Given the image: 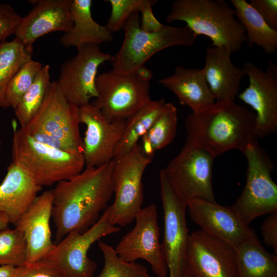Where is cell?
I'll return each mask as SVG.
<instances>
[{"label": "cell", "instance_id": "6da1fadb", "mask_svg": "<svg viewBox=\"0 0 277 277\" xmlns=\"http://www.w3.org/2000/svg\"><path fill=\"white\" fill-rule=\"evenodd\" d=\"M112 165L111 161L86 168L72 179L57 183L52 190V212L57 242L71 231L84 232L98 220L113 194Z\"/></svg>", "mask_w": 277, "mask_h": 277}, {"label": "cell", "instance_id": "7a4b0ae2", "mask_svg": "<svg viewBox=\"0 0 277 277\" xmlns=\"http://www.w3.org/2000/svg\"><path fill=\"white\" fill-rule=\"evenodd\" d=\"M187 137L214 159L232 149L241 151L257 140L254 112L232 101H215L185 118Z\"/></svg>", "mask_w": 277, "mask_h": 277}, {"label": "cell", "instance_id": "3957f363", "mask_svg": "<svg viewBox=\"0 0 277 277\" xmlns=\"http://www.w3.org/2000/svg\"><path fill=\"white\" fill-rule=\"evenodd\" d=\"M166 19L185 22L196 36H207L211 46L225 47L231 53L240 51L246 41L233 8L224 0H175Z\"/></svg>", "mask_w": 277, "mask_h": 277}, {"label": "cell", "instance_id": "277c9868", "mask_svg": "<svg viewBox=\"0 0 277 277\" xmlns=\"http://www.w3.org/2000/svg\"><path fill=\"white\" fill-rule=\"evenodd\" d=\"M12 162L27 171L42 187L68 180L84 169L82 151H67L39 143L13 124Z\"/></svg>", "mask_w": 277, "mask_h": 277}, {"label": "cell", "instance_id": "5b68a950", "mask_svg": "<svg viewBox=\"0 0 277 277\" xmlns=\"http://www.w3.org/2000/svg\"><path fill=\"white\" fill-rule=\"evenodd\" d=\"M123 29V43L111 60L112 70L123 74L133 73L162 50L176 46H192L197 37L186 26L164 25L156 32L144 31L140 27L138 11L131 15Z\"/></svg>", "mask_w": 277, "mask_h": 277}, {"label": "cell", "instance_id": "8992f818", "mask_svg": "<svg viewBox=\"0 0 277 277\" xmlns=\"http://www.w3.org/2000/svg\"><path fill=\"white\" fill-rule=\"evenodd\" d=\"M248 167L244 188L231 208L247 225L258 217L277 211V185L271 173V159L257 140L242 151Z\"/></svg>", "mask_w": 277, "mask_h": 277}, {"label": "cell", "instance_id": "52a82bcc", "mask_svg": "<svg viewBox=\"0 0 277 277\" xmlns=\"http://www.w3.org/2000/svg\"><path fill=\"white\" fill-rule=\"evenodd\" d=\"M151 161L138 143L112 160L111 180L115 199L108 206L112 225L125 226L134 221L144 200L143 174Z\"/></svg>", "mask_w": 277, "mask_h": 277}, {"label": "cell", "instance_id": "ba28073f", "mask_svg": "<svg viewBox=\"0 0 277 277\" xmlns=\"http://www.w3.org/2000/svg\"><path fill=\"white\" fill-rule=\"evenodd\" d=\"M214 159L186 137L180 152L163 169L173 188L186 204L193 199L216 202L212 182Z\"/></svg>", "mask_w": 277, "mask_h": 277}, {"label": "cell", "instance_id": "9c48e42d", "mask_svg": "<svg viewBox=\"0 0 277 277\" xmlns=\"http://www.w3.org/2000/svg\"><path fill=\"white\" fill-rule=\"evenodd\" d=\"M97 97L91 103L110 122L127 120L152 100L149 81L134 73L123 74L113 70L97 76Z\"/></svg>", "mask_w": 277, "mask_h": 277}, {"label": "cell", "instance_id": "30bf717a", "mask_svg": "<svg viewBox=\"0 0 277 277\" xmlns=\"http://www.w3.org/2000/svg\"><path fill=\"white\" fill-rule=\"evenodd\" d=\"M78 107L63 94L57 81L51 82L45 100L25 132H37L61 142L72 151H82Z\"/></svg>", "mask_w": 277, "mask_h": 277}, {"label": "cell", "instance_id": "8fae6325", "mask_svg": "<svg viewBox=\"0 0 277 277\" xmlns=\"http://www.w3.org/2000/svg\"><path fill=\"white\" fill-rule=\"evenodd\" d=\"M108 207L98 220L81 233L73 231L55 245L46 257L53 261L66 277H93L96 263L88 256L90 247L105 236L116 233L121 228L114 226L108 217Z\"/></svg>", "mask_w": 277, "mask_h": 277}, {"label": "cell", "instance_id": "7c38bea8", "mask_svg": "<svg viewBox=\"0 0 277 277\" xmlns=\"http://www.w3.org/2000/svg\"><path fill=\"white\" fill-rule=\"evenodd\" d=\"M159 181L164 213V239L161 244L169 277H184L189 235L186 217L187 204L177 194L163 169L160 171Z\"/></svg>", "mask_w": 277, "mask_h": 277}, {"label": "cell", "instance_id": "4fadbf2b", "mask_svg": "<svg viewBox=\"0 0 277 277\" xmlns=\"http://www.w3.org/2000/svg\"><path fill=\"white\" fill-rule=\"evenodd\" d=\"M134 221V227L122 238L115 248L117 255L128 262L144 260L158 277H166L168 269L160 242L156 205L142 208Z\"/></svg>", "mask_w": 277, "mask_h": 277}, {"label": "cell", "instance_id": "5bb4252c", "mask_svg": "<svg viewBox=\"0 0 277 277\" xmlns=\"http://www.w3.org/2000/svg\"><path fill=\"white\" fill-rule=\"evenodd\" d=\"M242 68L249 85L238 96L255 111L256 133L258 138H264L277 130V66L268 60L263 71L247 61Z\"/></svg>", "mask_w": 277, "mask_h": 277}, {"label": "cell", "instance_id": "9a60e30c", "mask_svg": "<svg viewBox=\"0 0 277 277\" xmlns=\"http://www.w3.org/2000/svg\"><path fill=\"white\" fill-rule=\"evenodd\" d=\"M77 49L74 56L62 64L57 82L66 99L80 107L97 97L95 82L98 69L111 61L112 55L103 52L97 45H86Z\"/></svg>", "mask_w": 277, "mask_h": 277}, {"label": "cell", "instance_id": "2e32d148", "mask_svg": "<svg viewBox=\"0 0 277 277\" xmlns=\"http://www.w3.org/2000/svg\"><path fill=\"white\" fill-rule=\"evenodd\" d=\"M185 274L191 277H238L234 248L200 229L189 233Z\"/></svg>", "mask_w": 277, "mask_h": 277}, {"label": "cell", "instance_id": "e0dca14e", "mask_svg": "<svg viewBox=\"0 0 277 277\" xmlns=\"http://www.w3.org/2000/svg\"><path fill=\"white\" fill-rule=\"evenodd\" d=\"M78 115L80 123L86 127L82 140L86 168L97 167L111 162L124 132L126 120L110 122L90 103L78 107Z\"/></svg>", "mask_w": 277, "mask_h": 277}, {"label": "cell", "instance_id": "ac0fdd59", "mask_svg": "<svg viewBox=\"0 0 277 277\" xmlns=\"http://www.w3.org/2000/svg\"><path fill=\"white\" fill-rule=\"evenodd\" d=\"M191 219L201 230L234 248L254 232L231 207L215 202L193 199L187 203Z\"/></svg>", "mask_w": 277, "mask_h": 277}, {"label": "cell", "instance_id": "d6986e66", "mask_svg": "<svg viewBox=\"0 0 277 277\" xmlns=\"http://www.w3.org/2000/svg\"><path fill=\"white\" fill-rule=\"evenodd\" d=\"M53 203V191H45L14 223L26 241V262L46 258L55 246L50 226Z\"/></svg>", "mask_w": 277, "mask_h": 277}, {"label": "cell", "instance_id": "ffe728a7", "mask_svg": "<svg viewBox=\"0 0 277 277\" xmlns=\"http://www.w3.org/2000/svg\"><path fill=\"white\" fill-rule=\"evenodd\" d=\"M72 1H37L28 14L21 18L15 37L33 51V44L37 38L52 32H69L73 26Z\"/></svg>", "mask_w": 277, "mask_h": 277}, {"label": "cell", "instance_id": "44dd1931", "mask_svg": "<svg viewBox=\"0 0 277 277\" xmlns=\"http://www.w3.org/2000/svg\"><path fill=\"white\" fill-rule=\"evenodd\" d=\"M231 53L225 47H208L202 70L208 87L216 101L234 102L245 73L235 65Z\"/></svg>", "mask_w": 277, "mask_h": 277}, {"label": "cell", "instance_id": "7402d4cb", "mask_svg": "<svg viewBox=\"0 0 277 277\" xmlns=\"http://www.w3.org/2000/svg\"><path fill=\"white\" fill-rule=\"evenodd\" d=\"M42 189L27 171L12 162L0 184V211L8 215L10 223L14 224Z\"/></svg>", "mask_w": 277, "mask_h": 277}, {"label": "cell", "instance_id": "603a6c76", "mask_svg": "<svg viewBox=\"0 0 277 277\" xmlns=\"http://www.w3.org/2000/svg\"><path fill=\"white\" fill-rule=\"evenodd\" d=\"M158 82L173 93L182 105L193 112L203 110L216 101L206 81L202 69H190L179 65L170 76Z\"/></svg>", "mask_w": 277, "mask_h": 277}, {"label": "cell", "instance_id": "cb8c5ba5", "mask_svg": "<svg viewBox=\"0 0 277 277\" xmlns=\"http://www.w3.org/2000/svg\"><path fill=\"white\" fill-rule=\"evenodd\" d=\"M92 4L91 0L72 1L70 11L73 26L60 38V43L65 47L78 49L86 45L99 46L113 39V33L106 26L100 25L93 19Z\"/></svg>", "mask_w": 277, "mask_h": 277}, {"label": "cell", "instance_id": "d4e9b609", "mask_svg": "<svg viewBox=\"0 0 277 277\" xmlns=\"http://www.w3.org/2000/svg\"><path fill=\"white\" fill-rule=\"evenodd\" d=\"M238 277H277V256L267 251L254 231L234 248Z\"/></svg>", "mask_w": 277, "mask_h": 277}, {"label": "cell", "instance_id": "484cf974", "mask_svg": "<svg viewBox=\"0 0 277 277\" xmlns=\"http://www.w3.org/2000/svg\"><path fill=\"white\" fill-rule=\"evenodd\" d=\"M235 15L243 26L246 43L249 48L254 45L267 54L277 49V30L271 28L260 15L245 0H231Z\"/></svg>", "mask_w": 277, "mask_h": 277}, {"label": "cell", "instance_id": "4316f807", "mask_svg": "<svg viewBox=\"0 0 277 277\" xmlns=\"http://www.w3.org/2000/svg\"><path fill=\"white\" fill-rule=\"evenodd\" d=\"M166 104L164 98L151 100L126 120L123 136L115 149L114 157L129 152L138 143V140L147 133Z\"/></svg>", "mask_w": 277, "mask_h": 277}, {"label": "cell", "instance_id": "83f0119b", "mask_svg": "<svg viewBox=\"0 0 277 277\" xmlns=\"http://www.w3.org/2000/svg\"><path fill=\"white\" fill-rule=\"evenodd\" d=\"M177 125V108L173 104L167 103L165 109L141 137L143 153L152 159L156 151L170 144L176 135Z\"/></svg>", "mask_w": 277, "mask_h": 277}, {"label": "cell", "instance_id": "f1b7e54d", "mask_svg": "<svg viewBox=\"0 0 277 277\" xmlns=\"http://www.w3.org/2000/svg\"><path fill=\"white\" fill-rule=\"evenodd\" d=\"M32 52L16 37L0 44V107H9L6 100L7 87L21 67L32 59Z\"/></svg>", "mask_w": 277, "mask_h": 277}, {"label": "cell", "instance_id": "f546056e", "mask_svg": "<svg viewBox=\"0 0 277 277\" xmlns=\"http://www.w3.org/2000/svg\"><path fill=\"white\" fill-rule=\"evenodd\" d=\"M50 66L43 65L34 81L13 108L21 128L25 127L41 108L51 84Z\"/></svg>", "mask_w": 277, "mask_h": 277}, {"label": "cell", "instance_id": "4dcf8cb0", "mask_svg": "<svg viewBox=\"0 0 277 277\" xmlns=\"http://www.w3.org/2000/svg\"><path fill=\"white\" fill-rule=\"evenodd\" d=\"M98 242L104 255V266L97 277H153L145 266L122 260L112 246L100 240Z\"/></svg>", "mask_w": 277, "mask_h": 277}, {"label": "cell", "instance_id": "1f68e13d", "mask_svg": "<svg viewBox=\"0 0 277 277\" xmlns=\"http://www.w3.org/2000/svg\"><path fill=\"white\" fill-rule=\"evenodd\" d=\"M27 246L23 234L16 228L0 231V266L19 267L26 262Z\"/></svg>", "mask_w": 277, "mask_h": 277}, {"label": "cell", "instance_id": "d6a6232c", "mask_svg": "<svg viewBox=\"0 0 277 277\" xmlns=\"http://www.w3.org/2000/svg\"><path fill=\"white\" fill-rule=\"evenodd\" d=\"M43 66L41 63L31 59L21 67L6 90V100L9 107L13 109L18 104L34 81Z\"/></svg>", "mask_w": 277, "mask_h": 277}, {"label": "cell", "instance_id": "836d02e7", "mask_svg": "<svg viewBox=\"0 0 277 277\" xmlns=\"http://www.w3.org/2000/svg\"><path fill=\"white\" fill-rule=\"evenodd\" d=\"M111 6L110 16L106 25L112 33L123 29L125 23L135 11H138L143 0H107Z\"/></svg>", "mask_w": 277, "mask_h": 277}, {"label": "cell", "instance_id": "e575fe53", "mask_svg": "<svg viewBox=\"0 0 277 277\" xmlns=\"http://www.w3.org/2000/svg\"><path fill=\"white\" fill-rule=\"evenodd\" d=\"M15 277H66L61 268L52 260L44 258L35 262H25L17 267Z\"/></svg>", "mask_w": 277, "mask_h": 277}, {"label": "cell", "instance_id": "d590c367", "mask_svg": "<svg viewBox=\"0 0 277 277\" xmlns=\"http://www.w3.org/2000/svg\"><path fill=\"white\" fill-rule=\"evenodd\" d=\"M21 18L11 6L0 3V44L15 34Z\"/></svg>", "mask_w": 277, "mask_h": 277}, {"label": "cell", "instance_id": "8d00e7d4", "mask_svg": "<svg viewBox=\"0 0 277 277\" xmlns=\"http://www.w3.org/2000/svg\"><path fill=\"white\" fill-rule=\"evenodd\" d=\"M159 1L143 0L138 12H140V27L146 32H153L161 30L165 25L160 23L154 16L152 7Z\"/></svg>", "mask_w": 277, "mask_h": 277}, {"label": "cell", "instance_id": "74e56055", "mask_svg": "<svg viewBox=\"0 0 277 277\" xmlns=\"http://www.w3.org/2000/svg\"><path fill=\"white\" fill-rule=\"evenodd\" d=\"M248 3L271 28L277 30V0H250Z\"/></svg>", "mask_w": 277, "mask_h": 277}, {"label": "cell", "instance_id": "f35d334b", "mask_svg": "<svg viewBox=\"0 0 277 277\" xmlns=\"http://www.w3.org/2000/svg\"><path fill=\"white\" fill-rule=\"evenodd\" d=\"M261 230L264 243L277 254V211L270 213L263 221Z\"/></svg>", "mask_w": 277, "mask_h": 277}, {"label": "cell", "instance_id": "ab89813d", "mask_svg": "<svg viewBox=\"0 0 277 277\" xmlns=\"http://www.w3.org/2000/svg\"><path fill=\"white\" fill-rule=\"evenodd\" d=\"M17 267L12 265L0 266V277H15Z\"/></svg>", "mask_w": 277, "mask_h": 277}, {"label": "cell", "instance_id": "60d3db41", "mask_svg": "<svg viewBox=\"0 0 277 277\" xmlns=\"http://www.w3.org/2000/svg\"><path fill=\"white\" fill-rule=\"evenodd\" d=\"M134 73L140 78L147 81L153 76L152 72L145 66L140 67Z\"/></svg>", "mask_w": 277, "mask_h": 277}, {"label": "cell", "instance_id": "b9f144b4", "mask_svg": "<svg viewBox=\"0 0 277 277\" xmlns=\"http://www.w3.org/2000/svg\"><path fill=\"white\" fill-rule=\"evenodd\" d=\"M9 223L10 222L8 215L0 211V231L8 228Z\"/></svg>", "mask_w": 277, "mask_h": 277}, {"label": "cell", "instance_id": "7bdbcfd3", "mask_svg": "<svg viewBox=\"0 0 277 277\" xmlns=\"http://www.w3.org/2000/svg\"><path fill=\"white\" fill-rule=\"evenodd\" d=\"M184 277H191V276L188 275V274H185Z\"/></svg>", "mask_w": 277, "mask_h": 277}, {"label": "cell", "instance_id": "ee69618b", "mask_svg": "<svg viewBox=\"0 0 277 277\" xmlns=\"http://www.w3.org/2000/svg\"><path fill=\"white\" fill-rule=\"evenodd\" d=\"M1 145H2V142H1V138H0V149H1Z\"/></svg>", "mask_w": 277, "mask_h": 277}]
</instances>
